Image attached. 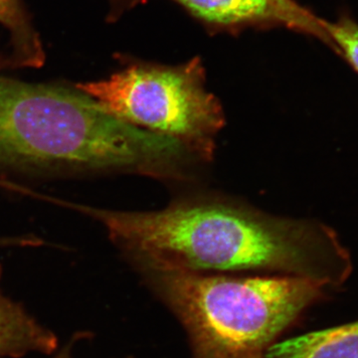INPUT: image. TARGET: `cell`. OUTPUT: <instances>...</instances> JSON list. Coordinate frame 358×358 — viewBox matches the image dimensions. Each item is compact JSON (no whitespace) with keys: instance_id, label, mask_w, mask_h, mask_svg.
<instances>
[{"instance_id":"1","label":"cell","mask_w":358,"mask_h":358,"mask_svg":"<svg viewBox=\"0 0 358 358\" xmlns=\"http://www.w3.org/2000/svg\"><path fill=\"white\" fill-rule=\"evenodd\" d=\"M140 272L256 273L345 284L350 253L336 231L313 220L268 215L216 197L178 200L159 211L83 209Z\"/></svg>"},{"instance_id":"2","label":"cell","mask_w":358,"mask_h":358,"mask_svg":"<svg viewBox=\"0 0 358 358\" xmlns=\"http://www.w3.org/2000/svg\"><path fill=\"white\" fill-rule=\"evenodd\" d=\"M200 164L182 143L117 119L76 87L0 77V173L185 180Z\"/></svg>"},{"instance_id":"3","label":"cell","mask_w":358,"mask_h":358,"mask_svg":"<svg viewBox=\"0 0 358 358\" xmlns=\"http://www.w3.org/2000/svg\"><path fill=\"white\" fill-rule=\"evenodd\" d=\"M141 273L185 327L190 358H263L326 289L292 275Z\"/></svg>"},{"instance_id":"4","label":"cell","mask_w":358,"mask_h":358,"mask_svg":"<svg viewBox=\"0 0 358 358\" xmlns=\"http://www.w3.org/2000/svg\"><path fill=\"white\" fill-rule=\"evenodd\" d=\"M76 88L117 119L182 143L203 162L213 159L225 117L217 98L205 89L199 58L179 66L134 63Z\"/></svg>"},{"instance_id":"5","label":"cell","mask_w":358,"mask_h":358,"mask_svg":"<svg viewBox=\"0 0 358 358\" xmlns=\"http://www.w3.org/2000/svg\"><path fill=\"white\" fill-rule=\"evenodd\" d=\"M195 16L218 25L279 23L319 39L334 49L326 20L294 0H176Z\"/></svg>"},{"instance_id":"6","label":"cell","mask_w":358,"mask_h":358,"mask_svg":"<svg viewBox=\"0 0 358 358\" xmlns=\"http://www.w3.org/2000/svg\"><path fill=\"white\" fill-rule=\"evenodd\" d=\"M1 275L0 265V280ZM57 346L55 334L0 289V357L20 358L32 352L50 355Z\"/></svg>"},{"instance_id":"7","label":"cell","mask_w":358,"mask_h":358,"mask_svg":"<svg viewBox=\"0 0 358 358\" xmlns=\"http://www.w3.org/2000/svg\"><path fill=\"white\" fill-rule=\"evenodd\" d=\"M263 358H358V322L277 341Z\"/></svg>"},{"instance_id":"8","label":"cell","mask_w":358,"mask_h":358,"mask_svg":"<svg viewBox=\"0 0 358 358\" xmlns=\"http://www.w3.org/2000/svg\"><path fill=\"white\" fill-rule=\"evenodd\" d=\"M0 23L10 32L13 56L20 67H40L43 64L41 40L21 0H0Z\"/></svg>"},{"instance_id":"9","label":"cell","mask_w":358,"mask_h":358,"mask_svg":"<svg viewBox=\"0 0 358 358\" xmlns=\"http://www.w3.org/2000/svg\"><path fill=\"white\" fill-rule=\"evenodd\" d=\"M327 34L333 42L334 53L343 57L358 74V22L348 10L336 21L326 20Z\"/></svg>"},{"instance_id":"10","label":"cell","mask_w":358,"mask_h":358,"mask_svg":"<svg viewBox=\"0 0 358 358\" xmlns=\"http://www.w3.org/2000/svg\"><path fill=\"white\" fill-rule=\"evenodd\" d=\"M15 67L17 68L20 67V66H18L15 59L13 58V54H11L10 57H6V56L0 54V72H1L2 70L7 69V68Z\"/></svg>"},{"instance_id":"11","label":"cell","mask_w":358,"mask_h":358,"mask_svg":"<svg viewBox=\"0 0 358 358\" xmlns=\"http://www.w3.org/2000/svg\"><path fill=\"white\" fill-rule=\"evenodd\" d=\"M55 358H72V357H71L70 348H65V350H63L62 352L58 353L57 357Z\"/></svg>"}]
</instances>
